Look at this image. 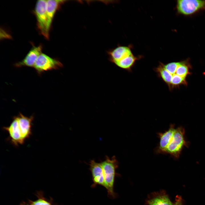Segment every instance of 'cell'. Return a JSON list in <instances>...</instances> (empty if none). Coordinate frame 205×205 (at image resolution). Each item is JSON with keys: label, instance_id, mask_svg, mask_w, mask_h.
Returning a JSON list of instances; mask_svg holds the SVG:
<instances>
[{"label": "cell", "instance_id": "6da1fadb", "mask_svg": "<svg viewBox=\"0 0 205 205\" xmlns=\"http://www.w3.org/2000/svg\"><path fill=\"white\" fill-rule=\"evenodd\" d=\"M34 116L28 117L20 113L14 117L11 124L3 128L9 135V139L14 145L18 146L23 144L32 134V123Z\"/></svg>", "mask_w": 205, "mask_h": 205}, {"label": "cell", "instance_id": "7a4b0ae2", "mask_svg": "<svg viewBox=\"0 0 205 205\" xmlns=\"http://www.w3.org/2000/svg\"><path fill=\"white\" fill-rule=\"evenodd\" d=\"M104 176V186L110 197L114 198V185L115 170L118 166V161L114 156L110 158L106 156L105 159L101 163Z\"/></svg>", "mask_w": 205, "mask_h": 205}, {"label": "cell", "instance_id": "3957f363", "mask_svg": "<svg viewBox=\"0 0 205 205\" xmlns=\"http://www.w3.org/2000/svg\"><path fill=\"white\" fill-rule=\"evenodd\" d=\"M185 130L180 126L176 129L173 138L164 153L170 154L176 159H178L183 148L189 146V142L184 138Z\"/></svg>", "mask_w": 205, "mask_h": 205}, {"label": "cell", "instance_id": "277c9868", "mask_svg": "<svg viewBox=\"0 0 205 205\" xmlns=\"http://www.w3.org/2000/svg\"><path fill=\"white\" fill-rule=\"evenodd\" d=\"M175 9L179 14L191 16L205 10V0H178Z\"/></svg>", "mask_w": 205, "mask_h": 205}, {"label": "cell", "instance_id": "5b68a950", "mask_svg": "<svg viewBox=\"0 0 205 205\" xmlns=\"http://www.w3.org/2000/svg\"><path fill=\"white\" fill-rule=\"evenodd\" d=\"M46 3V0L37 1L35 7L34 13L36 17L38 28L41 34L46 39L48 40L49 39L50 30L48 26Z\"/></svg>", "mask_w": 205, "mask_h": 205}, {"label": "cell", "instance_id": "8992f818", "mask_svg": "<svg viewBox=\"0 0 205 205\" xmlns=\"http://www.w3.org/2000/svg\"><path fill=\"white\" fill-rule=\"evenodd\" d=\"M63 66L58 60L42 53L38 57L34 66L39 74L46 71L57 69Z\"/></svg>", "mask_w": 205, "mask_h": 205}, {"label": "cell", "instance_id": "52a82bcc", "mask_svg": "<svg viewBox=\"0 0 205 205\" xmlns=\"http://www.w3.org/2000/svg\"><path fill=\"white\" fill-rule=\"evenodd\" d=\"M41 45L38 46H33L24 59L14 65L16 67L23 66L34 67L35 62L39 56L42 53Z\"/></svg>", "mask_w": 205, "mask_h": 205}, {"label": "cell", "instance_id": "ba28073f", "mask_svg": "<svg viewBox=\"0 0 205 205\" xmlns=\"http://www.w3.org/2000/svg\"><path fill=\"white\" fill-rule=\"evenodd\" d=\"M89 165L93 182L92 186L94 187L99 185L104 187L103 172L101 163L96 162L93 160L90 162Z\"/></svg>", "mask_w": 205, "mask_h": 205}, {"label": "cell", "instance_id": "9c48e42d", "mask_svg": "<svg viewBox=\"0 0 205 205\" xmlns=\"http://www.w3.org/2000/svg\"><path fill=\"white\" fill-rule=\"evenodd\" d=\"M132 53L130 46H119L108 52L110 61L116 64Z\"/></svg>", "mask_w": 205, "mask_h": 205}, {"label": "cell", "instance_id": "30bf717a", "mask_svg": "<svg viewBox=\"0 0 205 205\" xmlns=\"http://www.w3.org/2000/svg\"><path fill=\"white\" fill-rule=\"evenodd\" d=\"M176 129L173 124L171 125L168 130L163 133H159V145L158 151L159 152L164 153L166 148L171 142Z\"/></svg>", "mask_w": 205, "mask_h": 205}, {"label": "cell", "instance_id": "8fae6325", "mask_svg": "<svg viewBox=\"0 0 205 205\" xmlns=\"http://www.w3.org/2000/svg\"><path fill=\"white\" fill-rule=\"evenodd\" d=\"M65 1L60 0H46V14L48 26L50 30L51 24L55 14L61 5Z\"/></svg>", "mask_w": 205, "mask_h": 205}, {"label": "cell", "instance_id": "7c38bea8", "mask_svg": "<svg viewBox=\"0 0 205 205\" xmlns=\"http://www.w3.org/2000/svg\"><path fill=\"white\" fill-rule=\"evenodd\" d=\"M140 58L141 56H135L132 54L117 62L115 64L121 68L130 71L131 70L136 61Z\"/></svg>", "mask_w": 205, "mask_h": 205}, {"label": "cell", "instance_id": "4fadbf2b", "mask_svg": "<svg viewBox=\"0 0 205 205\" xmlns=\"http://www.w3.org/2000/svg\"><path fill=\"white\" fill-rule=\"evenodd\" d=\"M147 203L148 205H173L168 196L164 194L159 195L148 200Z\"/></svg>", "mask_w": 205, "mask_h": 205}, {"label": "cell", "instance_id": "5bb4252c", "mask_svg": "<svg viewBox=\"0 0 205 205\" xmlns=\"http://www.w3.org/2000/svg\"><path fill=\"white\" fill-rule=\"evenodd\" d=\"M29 204L30 205H52L50 202L42 198H39L34 201H31Z\"/></svg>", "mask_w": 205, "mask_h": 205}, {"label": "cell", "instance_id": "9a60e30c", "mask_svg": "<svg viewBox=\"0 0 205 205\" xmlns=\"http://www.w3.org/2000/svg\"><path fill=\"white\" fill-rule=\"evenodd\" d=\"M173 205H183L182 200L181 197L177 196L176 198V201Z\"/></svg>", "mask_w": 205, "mask_h": 205}]
</instances>
